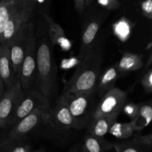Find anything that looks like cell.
<instances>
[{"instance_id":"1","label":"cell","mask_w":152,"mask_h":152,"mask_svg":"<svg viewBox=\"0 0 152 152\" xmlns=\"http://www.w3.org/2000/svg\"><path fill=\"white\" fill-rule=\"evenodd\" d=\"M104 48V40L96 37L89 51L80 61L78 68L67 83L65 92L75 94L95 90L102 71Z\"/></svg>"},{"instance_id":"2","label":"cell","mask_w":152,"mask_h":152,"mask_svg":"<svg viewBox=\"0 0 152 152\" xmlns=\"http://www.w3.org/2000/svg\"><path fill=\"white\" fill-rule=\"evenodd\" d=\"M37 34V88L50 99L56 81V68L53 56V42L48 28H43Z\"/></svg>"},{"instance_id":"3","label":"cell","mask_w":152,"mask_h":152,"mask_svg":"<svg viewBox=\"0 0 152 152\" xmlns=\"http://www.w3.org/2000/svg\"><path fill=\"white\" fill-rule=\"evenodd\" d=\"M96 96H98L95 91L75 94H69L68 106L73 120L72 129L81 130L88 127L97 105Z\"/></svg>"},{"instance_id":"4","label":"cell","mask_w":152,"mask_h":152,"mask_svg":"<svg viewBox=\"0 0 152 152\" xmlns=\"http://www.w3.org/2000/svg\"><path fill=\"white\" fill-rule=\"evenodd\" d=\"M37 34L33 18L28 24L26 48L21 68L19 82L24 91L36 88L37 81Z\"/></svg>"},{"instance_id":"5","label":"cell","mask_w":152,"mask_h":152,"mask_svg":"<svg viewBox=\"0 0 152 152\" xmlns=\"http://www.w3.org/2000/svg\"><path fill=\"white\" fill-rule=\"evenodd\" d=\"M50 108L51 105L50 99L45 96L37 88H32L29 90L24 91L22 99L12 118L10 126L34 110L41 109L49 112Z\"/></svg>"},{"instance_id":"6","label":"cell","mask_w":152,"mask_h":152,"mask_svg":"<svg viewBox=\"0 0 152 152\" xmlns=\"http://www.w3.org/2000/svg\"><path fill=\"white\" fill-rule=\"evenodd\" d=\"M127 102V94L119 88H112L99 99L94 111L92 120L102 116H117Z\"/></svg>"},{"instance_id":"7","label":"cell","mask_w":152,"mask_h":152,"mask_svg":"<svg viewBox=\"0 0 152 152\" xmlns=\"http://www.w3.org/2000/svg\"><path fill=\"white\" fill-rule=\"evenodd\" d=\"M68 100L69 93L64 92L49 111L45 124L56 132H65L72 129L73 120L68 106Z\"/></svg>"},{"instance_id":"8","label":"cell","mask_w":152,"mask_h":152,"mask_svg":"<svg viewBox=\"0 0 152 152\" xmlns=\"http://www.w3.org/2000/svg\"><path fill=\"white\" fill-rule=\"evenodd\" d=\"M35 7V2L33 0L24 1L5 24L1 39V44L8 43L22 28L28 25L34 16Z\"/></svg>"},{"instance_id":"9","label":"cell","mask_w":152,"mask_h":152,"mask_svg":"<svg viewBox=\"0 0 152 152\" xmlns=\"http://www.w3.org/2000/svg\"><path fill=\"white\" fill-rule=\"evenodd\" d=\"M48 111L36 109L12 126L8 137L17 140H24L38 129L43 123H46Z\"/></svg>"},{"instance_id":"10","label":"cell","mask_w":152,"mask_h":152,"mask_svg":"<svg viewBox=\"0 0 152 152\" xmlns=\"http://www.w3.org/2000/svg\"><path fill=\"white\" fill-rule=\"evenodd\" d=\"M19 80L10 87L5 88L2 98L0 100V128L6 129L10 126L12 118L23 96Z\"/></svg>"},{"instance_id":"11","label":"cell","mask_w":152,"mask_h":152,"mask_svg":"<svg viewBox=\"0 0 152 152\" xmlns=\"http://www.w3.org/2000/svg\"><path fill=\"white\" fill-rule=\"evenodd\" d=\"M107 15L99 12L96 16H91L90 19L85 24L82 31L80 38V48L79 52V59L82 60L91 48L96 35L99 32L102 22L105 20Z\"/></svg>"},{"instance_id":"12","label":"cell","mask_w":152,"mask_h":152,"mask_svg":"<svg viewBox=\"0 0 152 152\" xmlns=\"http://www.w3.org/2000/svg\"><path fill=\"white\" fill-rule=\"evenodd\" d=\"M28 28V25L22 28L9 41V42L7 43L10 49V59H11L12 65H13V71L18 80L20 77L21 68H22L25 48H26Z\"/></svg>"},{"instance_id":"13","label":"cell","mask_w":152,"mask_h":152,"mask_svg":"<svg viewBox=\"0 0 152 152\" xmlns=\"http://www.w3.org/2000/svg\"><path fill=\"white\" fill-rule=\"evenodd\" d=\"M0 77L4 84V88L13 86L16 80L10 59V49L7 43L1 44L0 48Z\"/></svg>"},{"instance_id":"14","label":"cell","mask_w":152,"mask_h":152,"mask_svg":"<svg viewBox=\"0 0 152 152\" xmlns=\"http://www.w3.org/2000/svg\"><path fill=\"white\" fill-rule=\"evenodd\" d=\"M151 146V134L146 136L136 137L134 139L128 142L112 145L117 152H150Z\"/></svg>"},{"instance_id":"15","label":"cell","mask_w":152,"mask_h":152,"mask_svg":"<svg viewBox=\"0 0 152 152\" xmlns=\"http://www.w3.org/2000/svg\"><path fill=\"white\" fill-rule=\"evenodd\" d=\"M117 116H102L91 120L87 127V133L98 137H104L116 123Z\"/></svg>"},{"instance_id":"16","label":"cell","mask_w":152,"mask_h":152,"mask_svg":"<svg viewBox=\"0 0 152 152\" xmlns=\"http://www.w3.org/2000/svg\"><path fill=\"white\" fill-rule=\"evenodd\" d=\"M119 77L120 76L116 65L109 67L103 73L100 74L94 90L99 99L108 90L114 87V85Z\"/></svg>"},{"instance_id":"17","label":"cell","mask_w":152,"mask_h":152,"mask_svg":"<svg viewBox=\"0 0 152 152\" xmlns=\"http://www.w3.org/2000/svg\"><path fill=\"white\" fill-rule=\"evenodd\" d=\"M142 56L132 53H125L116 66L119 76H122L127 73L137 71L142 68Z\"/></svg>"},{"instance_id":"18","label":"cell","mask_w":152,"mask_h":152,"mask_svg":"<svg viewBox=\"0 0 152 152\" xmlns=\"http://www.w3.org/2000/svg\"><path fill=\"white\" fill-rule=\"evenodd\" d=\"M111 147L112 144L104 137H98L87 133L80 147V152H107Z\"/></svg>"},{"instance_id":"19","label":"cell","mask_w":152,"mask_h":152,"mask_svg":"<svg viewBox=\"0 0 152 152\" xmlns=\"http://www.w3.org/2000/svg\"><path fill=\"white\" fill-rule=\"evenodd\" d=\"M24 1L25 0H1L0 6V44H1L5 24Z\"/></svg>"},{"instance_id":"20","label":"cell","mask_w":152,"mask_h":152,"mask_svg":"<svg viewBox=\"0 0 152 152\" xmlns=\"http://www.w3.org/2000/svg\"><path fill=\"white\" fill-rule=\"evenodd\" d=\"M151 119L152 108L151 105L143 104L137 107L132 123L135 130H141L151 123Z\"/></svg>"},{"instance_id":"21","label":"cell","mask_w":152,"mask_h":152,"mask_svg":"<svg viewBox=\"0 0 152 152\" xmlns=\"http://www.w3.org/2000/svg\"><path fill=\"white\" fill-rule=\"evenodd\" d=\"M32 147L27 141L6 137L0 140V152H31Z\"/></svg>"},{"instance_id":"22","label":"cell","mask_w":152,"mask_h":152,"mask_svg":"<svg viewBox=\"0 0 152 152\" xmlns=\"http://www.w3.org/2000/svg\"><path fill=\"white\" fill-rule=\"evenodd\" d=\"M135 131L132 123L129 124H117L114 123L110 129L109 132L119 139L129 138Z\"/></svg>"},{"instance_id":"23","label":"cell","mask_w":152,"mask_h":152,"mask_svg":"<svg viewBox=\"0 0 152 152\" xmlns=\"http://www.w3.org/2000/svg\"><path fill=\"white\" fill-rule=\"evenodd\" d=\"M141 84L147 94H151L152 91V70L149 69L142 77Z\"/></svg>"},{"instance_id":"24","label":"cell","mask_w":152,"mask_h":152,"mask_svg":"<svg viewBox=\"0 0 152 152\" xmlns=\"http://www.w3.org/2000/svg\"><path fill=\"white\" fill-rule=\"evenodd\" d=\"M142 10H143V12L145 13V16H147V17L151 18V0H146V1L142 4Z\"/></svg>"},{"instance_id":"25","label":"cell","mask_w":152,"mask_h":152,"mask_svg":"<svg viewBox=\"0 0 152 152\" xmlns=\"http://www.w3.org/2000/svg\"><path fill=\"white\" fill-rule=\"evenodd\" d=\"M74 7L78 13H82L85 10L86 6H85V1L86 0H74Z\"/></svg>"},{"instance_id":"26","label":"cell","mask_w":152,"mask_h":152,"mask_svg":"<svg viewBox=\"0 0 152 152\" xmlns=\"http://www.w3.org/2000/svg\"><path fill=\"white\" fill-rule=\"evenodd\" d=\"M107 3H105V5L108 7V8L113 9L117 8L118 7V1L117 0H106Z\"/></svg>"},{"instance_id":"27","label":"cell","mask_w":152,"mask_h":152,"mask_svg":"<svg viewBox=\"0 0 152 152\" xmlns=\"http://www.w3.org/2000/svg\"><path fill=\"white\" fill-rule=\"evenodd\" d=\"M4 90H5V88H4V84H3L2 80H1V77H0V100H1V99L2 98L3 94H4Z\"/></svg>"},{"instance_id":"28","label":"cell","mask_w":152,"mask_h":152,"mask_svg":"<svg viewBox=\"0 0 152 152\" xmlns=\"http://www.w3.org/2000/svg\"><path fill=\"white\" fill-rule=\"evenodd\" d=\"M68 152H80V145H76L74 146H73Z\"/></svg>"},{"instance_id":"29","label":"cell","mask_w":152,"mask_h":152,"mask_svg":"<svg viewBox=\"0 0 152 152\" xmlns=\"http://www.w3.org/2000/svg\"><path fill=\"white\" fill-rule=\"evenodd\" d=\"M92 1H93V0H86V1H85V6L86 7H88V6H90L91 4Z\"/></svg>"},{"instance_id":"30","label":"cell","mask_w":152,"mask_h":152,"mask_svg":"<svg viewBox=\"0 0 152 152\" xmlns=\"http://www.w3.org/2000/svg\"><path fill=\"white\" fill-rule=\"evenodd\" d=\"M31 152H45V150L44 148H39V149L35 150V151Z\"/></svg>"},{"instance_id":"31","label":"cell","mask_w":152,"mask_h":152,"mask_svg":"<svg viewBox=\"0 0 152 152\" xmlns=\"http://www.w3.org/2000/svg\"><path fill=\"white\" fill-rule=\"evenodd\" d=\"M1 0H0V6H1Z\"/></svg>"},{"instance_id":"32","label":"cell","mask_w":152,"mask_h":152,"mask_svg":"<svg viewBox=\"0 0 152 152\" xmlns=\"http://www.w3.org/2000/svg\"><path fill=\"white\" fill-rule=\"evenodd\" d=\"M0 48H1V44H0Z\"/></svg>"}]
</instances>
